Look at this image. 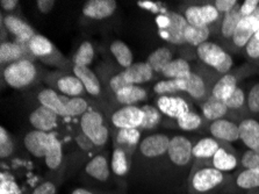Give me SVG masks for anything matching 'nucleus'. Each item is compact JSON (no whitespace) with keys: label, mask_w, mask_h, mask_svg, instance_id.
I'll list each match as a JSON object with an SVG mask.
<instances>
[{"label":"nucleus","mask_w":259,"mask_h":194,"mask_svg":"<svg viewBox=\"0 0 259 194\" xmlns=\"http://www.w3.org/2000/svg\"><path fill=\"white\" fill-rule=\"evenodd\" d=\"M231 176L219 171L207 162H194L187 179L188 194L223 193L230 183Z\"/></svg>","instance_id":"f257e3e1"},{"label":"nucleus","mask_w":259,"mask_h":194,"mask_svg":"<svg viewBox=\"0 0 259 194\" xmlns=\"http://www.w3.org/2000/svg\"><path fill=\"white\" fill-rule=\"evenodd\" d=\"M199 61L215 73L223 76L230 72L234 66V59L223 46L213 41L202 43L195 49Z\"/></svg>","instance_id":"f03ea898"},{"label":"nucleus","mask_w":259,"mask_h":194,"mask_svg":"<svg viewBox=\"0 0 259 194\" xmlns=\"http://www.w3.org/2000/svg\"><path fill=\"white\" fill-rule=\"evenodd\" d=\"M193 141L185 135L171 136L170 145L167 150V157L170 164L178 170V175L187 180L191 169L194 164Z\"/></svg>","instance_id":"7ed1b4c3"},{"label":"nucleus","mask_w":259,"mask_h":194,"mask_svg":"<svg viewBox=\"0 0 259 194\" xmlns=\"http://www.w3.org/2000/svg\"><path fill=\"white\" fill-rule=\"evenodd\" d=\"M3 79L12 89H27L37 79V68L34 62L21 59L4 66Z\"/></svg>","instance_id":"20e7f679"},{"label":"nucleus","mask_w":259,"mask_h":194,"mask_svg":"<svg viewBox=\"0 0 259 194\" xmlns=\"http://www.w3.org/2000/svg\"><path fill=\"white\" fill-rule=\"evenodd\" d=\"M258 66L254 63H248L244 64L237 70H231L230 72L220 76L218 82L215 83L213 89H211L210 97H213L218 100L226 101L231 97V94L235 92V90L238 88V83L249 74L258 72Z\"/></svg>","instance_id":"39448f33"},{"label":"nucleus","mask_w":259,"mask_h":194,"mask_svg":"<svg viewBox=\"0 0 259 194\" xmlns=\"http://www.w3.org/2000/svg\"><path fill=\"white\" fill-rule=\"evenodd\" d=\"M80 130L93 142L96 148L107 143L109 137L108 127L105 125L104 114L98 109H90L79 120Z\"/></svg>","instance_id":"423d86ee"},{"label":"nucleus","mask_w":259,"mask_h":194,"mask_svg":"<svg viewBox=\"0 0 259 194\" xmlns=\"http://www.w3.org/2000/svg\"><path fill=\"white\" fill-rule=\"evenodd\" d=\"M183 15L187 20L188 25L195 27H210L215 31V27L220 30L223 15L215 9L213 4L202 5H188L183 11Z\"/></svg>","instance_id":"0eeeda50"},{"label":"nucleus","mask_w":259,"mask_h":194,"mask_svg":"<svg viewBox=\"0 0 259 194\" xmlns=\"http://www.w3.org/2000/svg\"><path fill=\"white\" fill-rule=\"evenodd\" d=\"M206 70H194L192 71V73L188 76L185 82H186V90L185 93H187L192 100L199 102L201 104L208 98L210 97L211 89L215 83L218 81L215 79H210V74L205 73Z\"/></svg>","instance_id":"6e6552de"},{"label":"nucleus","mask_w":259,"mask_h":194,"mask_svg":"<svg viewBox=\"0 0 259 194\" xmlns=\"http://www.w3.org/2000/svg\"><path fill=\"white\" fill-rule=\"evenodd\" d=\"M163 15L166 18V26L159 29V34L163 38L175 46L186 45L184 31L188 26V22L185 17L174 11H164Z\"/></svg>","instance_id":"1a4fd4ad"},{"label":"nucleus","mask_w":259,"mask_h":194,"mask_svg":"<svg viewBox=\"0 0 259 194\" xmlns=\"http://www.w3.org/2000/svg\"><path fill=\"white\" fill-rule=\"evenodd\" d=\"M259 30V7L257 11L254 12L250 17H245L241 20L239 25L237 27L236 31H235L233 40H231L230 45L228 48L234 51H241L244 50V48L248 45L249 41L254 34Z\"/></svg>","instance_id":"9d476101"},{"label":"nucleus","mask_w":259,"mask_h":194,"mask_svg":"<svg viewBox=\"0 0 259 194\" xmlns=\"http://www.w3.org/2000/svg\"><path fill=\"white\" fill-rule=\"evenodd\" d=\"M259 189V169L237 170L223 193L242 194Z\"/></svg>","instance_id":"9b49d317"},{"label":"nucleus","mask_w":259,"mask_h":194,"mask_svg":"<svg viewBox=\"0 0 259 194\" xmlns=\"http://www.w3.org/2000/svg\"><path fill=\"white\" fill-rule=\"evenodd\" d=\"M171 136L166 134H151L144 137L139 145V152L145 158L155 160L167 155Z\"/></svg>","instance_id":"f8f14e48"},{"label":"nucleus","mask_w":259,"mask_h":194,"mask_svg":"<svg viewBox=\"0 0 259 194\" xmlns=\"http://www.w3.org/2000/svg\"><path fill=\"white\" fill-rule=\"evenodd\" d=\"M143 110L141 106H124L112 114V125L116 129H140L143 124Z\"/></svg>","instance_id":"ddd939ff"},{"label":"nucleus","mask_w":259,"mask_h":194,"mask_svg":"<svg viewBox=\"0 0 259 194\" xmlns=\"http://www.w3.org/2000/svg\"><path fill=\"white\" fill-rule=\"evenodd\" d=\"M207 130L211 137L225 143L233 144L235 142L241 141L238 122L231 119H220L209 122L207 125Z\"/></svg>","instance_id":"4468645a"},{"label":"nucleus","mask_w":259,"mask_h":194,"mask_svg":"<svg viewBox=\"0 0 259 194\" xmlns=\"http://www.w3.org/2000/svg\"><path fill=\"white\" fill-rule=\"evenodd\" d=\"M200 105V110H201V115L205 118V120L209 122L220 120V119H231L239 122L243 119L241 114H237L230 110L228 106L226 105L225 101L218 100L213 97H209Z\"/></svg>","instance_id":"2eb2a0df"},{"label":"nucleus","mask_w":259,"mask_h":194,"mask_svg":"<svg viewBox=\"0 0 259 194\" xmlns=\"http://www.w3.org/2000/svg\"><path fill=\"white\" fill-rule=\"evenodd\" d=\"M85 175L99 184H108L112 180L113 172L111 161L107 153H98L88 162L84 169Z\"/></svg>","instance_id":"dca6fc26"},{"label":"nucleus","mask_w":259,"mask_h":194,"mask_svg":"<svg viewBox=\"0 0 259 194\" xmlns=\"http://www.w3.org/2000/svg\"><path fill=\"white\" fill-rule=\"evenodd\" d=\"M53 86L58 92L63 96L76 98V97H84L86 90L84 88L83 83L78 78L76 74L66 73V72H58L53 74ZM54 89V90H55Z\"/></svg>","instance_id":"f3484780"},{"label":"nucleus","mask_w":259,"mask_h":194,"mask_svg":"<svg viewBox=\"0 0 259 194\" xmlns=\"http://www.w3.org/2000/svg\"><path fill=\"white\" fill-rule=\"evenodd\" d=\"M156 107L160 110L163 115L177 120L183 114L190 112L193 108L190 102L179 94L176 96H162L156 100Z\"/></svg>","instance_id":"a211bd4d"},{"label":"nucleus","mask_w":259,"mask_h":194,"mask_svg":"<svg viewBox=\"0 0 259 194\" xmlns=\"http://www.w3.org/2000/svg\"><path fill=\"white\" fill-rule=\"evenodd\" d=\"M45 163L49 171L53 172V178L61 179L62 166L64 164V150H63L62 142L54 133L49 134V143L47 148Z\"/></svg>","instance_id":"6ab92c4d"},{"label":"nucleus","mask_w":259,"mask_h":194,"mask_svg":"<svg viewBox=\"0 0 259 194\" xmlns=\"http://www.w3.org/2000/svg\"><path fill=\"white\" fill-rule=\"evenodd\" d=\"M207 163L213 165L219 171L233 175L239 170V153L233 148V145L227 144L222 146Z\"/></svg>","instance_id":"aec40b11"},{"label":"nucleus","mask_w":259,"mask_h":194,"mask_svg":"<svg viewBox=\"0 0 259 194\" xmlns=\"http://www.w3.org/2000/svg\"><path fill=\"white\" fill-rule=\"evenodd\" d=\"M239 136L246 149L259 152V120L253 117L243 118L238 122Z\"/></svg>","instance_id":"412c9836"},{"label":"nucleus","mask_w":259,"mask_h":194,"mask_svg":"<svg viewBox=\"0 0 259 194\" xmlns=\"http://www.w3.org/2000/svg\"><path fill=\"white\" fill-rule=\"evenodd\" d=\"M117 9L115 0H89L81 10L84 17L92 20H104L114 14Z\"/></svg>","instance_id":"4be33fe9"},{"label":"nucleus","mask_w":259,"mask_h":194,"mask_svg":"<svg viewBox=\"0 0 259 194\" xmlns=\"http://www.w3.org/2000/svg\"><path fill=\"white\" fill-rule=\"evenodd\" d=\"M2 23H4L6 30L13 35L14 38L30 41L37 34L36 30L28 22H26L25 20L14 14L2 15Z\"/></svg>","instance_id":"5701e85b"},{"label":"nucleus","mask_w":259,"mask_h":194,"mask_svg":"<svg viewBox=\"0 0 259 194\" xmlns=\"http://www.w3.org/2000/svg\"><path fill=\"white\" fill-rule=\"evenodd\" d=\"M58 117L52 109L45 106H38L29 115V122L35 130H41L45 133H53L56 128Z\"/></svg>","instance_id":"b1692460"},{"label":"nucleus","mask_w":259,"mask_h":194,"mask_svg":"<svg viewBox=\"0 0 259 194\" xmlns=\"http://www.w3.org/2000/svg\"><path fill=\"white\" fill-rule=\"evenodd\" d=\"M229 143H225L211 136L200 138L193 144V158L194 162H209L222 146Z\"/></svg>","instance_id":"393cba45"},{"label":"nucleus","mask_w":259,"mask_h":194,"mask_svg":"<svg viewBox=\"0 0 259 194\" xmlns=\"http://www.w3.org/2000/svg\"><path fill=\"white\" fill-rule=\"evenodd\" d=\"M49 134L41 130H30L23 137V145L31 156L45 160L49 143Z\"/></svg>","instance_id":"a878e982"},{"label":"nucleus","mask_w":259,"mask_h":194,"mask_svg":"<svg viewBox=\"0 0 259 194\" xmlns=\"http://www.w3.org/2000/svg\"><path fill=\"white\" fill-rule=\"evenodd\" d=\"M241 4L242 3H239L233 11L223 15L221 25H220L219 34L221 36L222 41L225 42L226 47H229L235 31H236L239 22L243 19L241 13Z\"/></svg>","instance_id":"bb28decb"},{"label":"nucleus","mask_w":259,"mask_h":194,"mask_svg":"<svg viewBox=\"0 0 259 194\" xmlns=\"http://www.w3.org/2000/svg\"><path fill=\"white\" fill-rule=\"evenodd\" d=\"M123 74L129 85H142L150 82L155 76V71L147 62L134 63L128 69H124Z\"/></svg>","instance_id":"cd10ccee"},{"label":"nucleus","mask_w":259,"mask_h":194,"mask_svg":"<svg viewBox=\"0 0 259 194\" xmlns=\"http://www.w3.org/2000/svg\"><path fill=\"white\" fill-rule=\"evenodd\" d=\"M72 72L80 79L83 83L86 92L92 97H100L103 89H101V84L99 78L94 71L90 68V66H78L72 65Z\"/></svg>","instance_id":"c85d7f7f"},{"label":"nucleus","mask_w":259,"mask_h":194,"mask_svg":"<svg viewBox=\"0 0 259 194\" xmlns=\"http://www.w3.org/2000/svg\"><path fill=\"white\" fill-rule=\"evenodd\" d=\"M116 101L120 105L124 106H137L140 102H143L148 99L149 94L142 85H129L121 89L115 94Z\"/></svg>","instance_id":"c756f323"},{"label":"nucleus","mask_w":259,"mask_h":194,"mask_svg":"<svg viewBox=\"0 0 259 194\" xmlns=\"http://www.w3.org/2000/svg\"><path fill=\"white\" fill-rule=\"evenodd\" d=\"M132 158L133 155L125 151L124 149L114 146L111 157V168L113 176L116 178H124L129 175L132 168Z\"/></svg>","instance_id":"7c9ffc66"},{"label":"nucleus","mask_w":259,"mask_h":194,"mask_svg":"<svg viewBox=\"0 0 259 194\" xmlns=\"http://www.w3.org/2000/svg\"><path fill=\"white\" fill-rule=\"evenodd\" d=\"M37 100L41 106L52 109L61 118H66L65 104L62 99V94L54 89H43L37 94Z\"/></svg>","instance_id":"2f4dec72"},{"label":"nucleus","mask_w":259,"mask_h":194,"mask_svg":"<svg viewBox=\"0 0 259 194\" xmlns=\"http://www.w3.org/2000/svg\"><path fill=\"white\" fill-rule=\"evenodd\" d=\"M141 134H142V130L137 128L117 129L114 140L115 146L122 148L125 151L134 155V152L139 148L141 141H142L141 140Z\"/></svg>","instance_id":"473e14b6"},{"label":"nucleus","mask_w":259,"mask_h":194,"mask_svg":"<svg viewBox=\"0 0 259 194\" xmlns=\"http://www.w3.org/2000/svg\"><path fill=\"white\" fill-rule=\"evenodd\" d=\"M193 71L191 63L186 58H174L160 73L166 79H186Z\"/></svg>","instance_id":"72a5a7b5"},{"label":"nucleus","mask_w":259,"mask_h":194,"mask_svg":"<svg viewBox=\"0 0 259 194\" xmlns=\"http://www.w3.org/2000/svg\"><path fill=\"white\" fill-rule=\"evenodd\" d=\"M174 50L168 47H160L149 55L147 63L157 73H162L172 59H174Z\"/></svg>","instance_id":"f704fd0d"},{"label":"nucleus","mask_w":259,"mask_h":194,"mask_svg":"<svg viewBox=\"0 0 259 194\" xmlns=\"http://www.w3.org/2000/svg\"><path fill=\"white\" fill-rule=\"evenodd\" d=\"M176 125L179 129L184 130V132H197L202 128L207 127L208 122L205 120L201 114L195 112L194 109L190 110L182 117H179L176 120Z\"/></svg>","instance_id":"c9c22d12"},{"label":"nucleus","mask_w":259,"mask_h":194,"mask_svg":"<svg viewBox=\"0 0 259 194\" xmlns=\"http://www.w3.org/2000/svg\"><path fill=\"white\" fill-rule=\"evenodd\" d=\"M30 50L35 57L40 61L48 58L56 51V47L48 37L43 36L41 34H36L29 41Z\"/></svg>","instance_id":"e433bc0d"},{"label":"nucleus","mask_w":259,"mask_h":194,"mask_svg":"<svg viewBox=\"0 0 259 194\" xmlns=\"http://www.w3.org/2000/svg\"><path fill=\"white\" fill-rule=\"evenodd\" d=\"M213 29L210 27H195L188 25L184 31V37H185L186 45L191 47H195V49L202 43L209 41V37Z\"/></svg>","instance_id":"4c0bfd02"},{"label":"nucleus","mask_w":259,"mask_h":194,"mask_svg":"<svg viewBox=\"0 0 259 194\" xmlns=\"http://www.w3.org/2000/svg\"><path fill=\"white\" fill-rule=\"evenodd\" d=\"M185 79H163L154 85V92L158 97L176 96L180 92H185Z\"/></svg>","instance_id":"58836bf2"},{"label":"nucleus","mask_w":259,"mask_h":194,"mask_svg":"<svg viewBox=\"0 0 259 194\" xmlns=\"http://www.w3.org/2000/svg\"><path fill=\"white\" fill-rule=\"evenodd\" d=\"M25 59V55L21 47L14 41H5L0 45V62H2L3 68L10 65L12 63Z\"/></svg>","instance_id":"ea45409f"},{"label":"nucleus","mask_w":259,"mask_h":194,"mask_svg":"<svg viewBox=\"0 0 259 194\" xmlns=\"http://www.w3.org/2000/svg\"><path fill=\"white\" fill-rule=\"evenodd\" d=\"M109 50H111L112 55L114 56L121 68H123V70L128 69L129 66L134 64V56H133L131 48L121 40L113 41L111 43V47H109Z\"/></svg>","instance_id":"a19ab883"},{"label":"nucleus","mask_w":259,"mask_h":194,"mask_svg":"<svg viewBox=\"0 0 259 194\" xmlns=\"http://www.w3.org/2000/svg\"><path fill=\"white\" fill-rule=\"evenodd\" d=\"M62 99L65 104L66 118H81L90 110V102L83 97L70 98L62 94Z\"/></svg>","instance_id":"79ce46f5"},{"label":"nucleus","mask_w":259,"mask_h":194,"mask_svg":"<svg viewBox=\"0 0 259 194\" xmlns=\"http://www.w3.org/2000/svg\"><path fill=\"white\" fill-rule=\"evenodd\" d=\"M94 59V48L90 41H84L78 47L72 57V65L90 66Z\"/></svg>","instance_id":"37998d69"},{"label":"nucleus","mask_w":259,"mask_h":194,"mask_svg":"<svg viewBox=\"0 0 259 194\" xmlns=\"http://www.w3.org/2000/svg\"><path fill=\"white\" fill-rule=\"evenodd\" d=\"M141 108L143 110L144 118H143V124L141 126V130H150L156 128L157 126L162 121L163 114L160 113V110L157 108L156 106L144 104L141 106Z\"/></svg>","instance_id":"c03bdc74"},{"label":"nucleus","mask_w":259,"mask_h":194,"mask_svg":"<svg viewBox=\"0 0 259 194\" xmlns=\"http://www.w3.org/2000/svg\"><path fill=\"white\" fill-rule=\"evenodd\" d=\"M225 102L228 106V108L235 113L241 114L248 112V109H246V94L241 86H238L235 90V92L231 94V97Z\"/></svg>","instance_id":"a18cd8bd"},{"label":"nucleus","mask_w":259,"mask_h":194,"mask_svg":"<svg viewBox=\"0 0 259 194\" xmlns=\"http://www.w3.org/2000/svg\"><path fill=\"white\" fill-rule=\"evenodd\" d=\"M14 142L5 127H0V158L7 160L14 153Z\"/></svg>","instance_id":"49530a36"},{"label":"nucleus","mask_w":259,"mask_h":194,"mask_svg":"<svg viewBox=\"0 0 259 194\" xmlns=\"http://www.w3.org/2000/svg\"><path fill=\"white\" fill-rule=\"evenodd\" d=\"M0 194H23L15 178L5 171L0 175Z\"/></svg>","instance_id":"de8ad7c7"},{"label":"nucleus","mask_w":259,"mask_h":194,"mask_svg":"<svg viewBox=\"0 0 259 194\" xmlns=\"http://www.w3.org/2000/svg\"><path fill=\"white\" fill-rule=\"evenodd\" d=\"M259 169V152L246 149L239 155V170Z\"/></svg>","instance_id":"09e8293b"},{"label":"nucleus","mask_w":259,"mask_h":194,"mask_svg":"<svg viewBox=\"0 0 259 194\" xmlns=\"http://www.w3.org/2000/svg\"><path fill=\"white\" fill-rule=\"evenodd\" d=\"M246 109L253 118L259 117V82L246 94Z\"/></svg>","instance_id":"8fccbe9b"},{"label":"nucleus","mask_w":259,"mask_h":194,"mask_svg":"<svg viewBox=\"0 0 259 194\" xmlns=\"http://www.w3.org/2000/svg\"><path fill=\"white\" fill-rule=\"evenodd\" d=\"M60 179L57 178H49V179L43 180L42 183L35 186L30 194H57Z\"/></svg>","instance_id":"3c124183"},{"label":"nucleus","mask_w":259,"mask_h":194,"mask_svg":"<svg viewBox=\"0 0 259 194\" xmlns=\"http://www.w3.org/2000/svg\"><path fill=\"white\" fill-rule=\"evenodd\" d=\"M243 53L250 63H257L259 61V30L250 40Z\"/></svg>","instance_id":"603ef678"},{"label":"nucleus","mask_w":259,"mask_h":194,"mask_svg":"<svg viewBox=\"0 0 259 194\" xmlns=\"http://www.w3.org/2000/svg\"><path fill=\"white\" fill-rule=\"evenodd\" d=\"M42 62L46 63V64H48V65L55 66V68H58V69H64L65 66L68 65V61H66V58L63 56L60 51H58V49H56V51H55L52 56L43 59Z\"/></svg>","instance_id":"864d4df0"},{"label":"nucleus","mask_w":259,"mask_h":194,"mask_svg":"<svg viewBox=\"0 0 259 194\" xmlns=\"http://www.w3.org/2000/svg\"><path fill=\"white\" fill-rule=\"evenodd\" d=\"M125 86H129V84L127 81H125L123 71H120L119 73L114 74V76L111 78V81H109V89H111V91L114 94L116 92H119L121 89L125 88Z\"/></svg>","instance_id":"5fc2aeb1"},{"label":"nucleus","mask_w":259,"mask_h":194,"mask_svg":"<svg viewBox=\"0 0 259 194\" xmlns=\"http://www.w3.org/2000/svg\"><path fill=\"white\" fill-rule=\"evenodd\" d=\"M211 4H213L215 9H217L220 13L225 15L233 11L235 7L238 5L239 2L238 0H215V2H213Z\"/></svg>","instance_id":"6e6d98bb"},{"label":"nucleus","mask_w":259,"mask_h":194,"mask_svg":"<svg viewBox=\"0 0 259 194\" xmlns=\"http://www.w3.org/2000/svg\"><path fill=\"white\" fill-rule=\"evenodd\" d=\"M76 142H77V145L85 152L92 151V150L96 148V145L93 144V142L90 140V138L86 136L81 130L76 135Z\"/></svg>","instance_id":"4d7b16f0"},{"label":"nucleus","mask_w":259,"mask_h":194,"mask_svg":"<svg viewBox=\"0 0 259 194\" xmlns=\"http://www.w3.org/2000/svg\"><path fill=\"white\" fill-rule=\"evenodd\" d=\"M259 7V0H245L241 4V13L242 17H250Z\"/></svg>","instance_id":"13d9d810"},{"label":"nucleus","mask_w":259,"mask_h":194,"mask_svg":"<svg viewBox=\"0 0 259 194\" xmlns=\"http://www.w3.org/2000/svg\"><path fill=\"white\" fill-rule=\"evenodd\" d=\"M55 5H56V2H55V0H37L36 2L37 10L40 11L42 14H49L50 12L53 11Z\"/></svg>","instance_id":"bf43d9fd"},{"label":"nucleus","mask_w":259,"mask_h":194,"mask_svg":"<svg viewBox=\"0 0 259 194\" xmlns=\"http://www.w3.org/2000/svg\"><path fill=\"white\" fill-rule=\"evenodd\" d=\"M0 5H2V9L6 12H13L17 9L19 5L18 0H2L0 2Z\"/></svg>","instance_id":"052dcab7"},{"label":"nucleus","mask_w":259,"mask_h":194,"mask_svg":"<svg viewBox=\"0 0 259 194\" xmlns=\"http://www.w3.org/2000/svg\"><path fill=\"white\" fill-rule=\"evenodd\" d=\"M70 194H106L104 192L99 191V189L94 188H88V187H76L73 188Z\"/></svg>","instance_id":"680f3d73"},{"label":"nucleus","mask_w":259,"mask_h":194,"mask_svg":"<svg viewBox=\"0 0 259 194\" xmlns=\"http://www.w3.org/2000/svg\"><path fill=\"white\" fill-rule=\"evenodd\" d=\"M139 5L141 7H144L145 10H149V11L154 12V13H158V9H157L156 4H154V3H150V2H145V3L139 2Z\"/></svg>","instance_id":"e2e57ef3"},{"label":"nucleus","mask_w":259,"mask_h":194,"mask_svg":"<svg viewBox=\"0 0 259 194\" xmlns=\"http://www.w3.org/2000/svg\"><path fill=\"white\" fill-rule=\"evenodd\" d=\"M246 194H259V189H254V191H251Z\"/></svg>","instance_id":"0e129e2a"},{"label":"nucleus","mask_w":259,"mask_h":194,"mask_svg":"<svg viewBox=\"0 0 259 194\" xmlns=\"http://www.w3.org/2000/svg\"><path fill=\"white\" fill-rule=\"evenodd\" d=\"M254 64H256V65H257V66H258V68H259V61H258V62H257V63H254Z\"/></svg>","instance_id":"69168bd1"},{"label":"nucleus","mask_w":259,"mask_h":194,"mask_svg":"<svg viewBox=\"0 0 259 194\" xmlns=\"http://www.w3.org/2000/svg\"><path fill=\"white\" fill-rule=\"evenodd\" d=\"M221 194H231V193H221Z\"/></svg>","instance_id":"338daca9"}]
</instances>
